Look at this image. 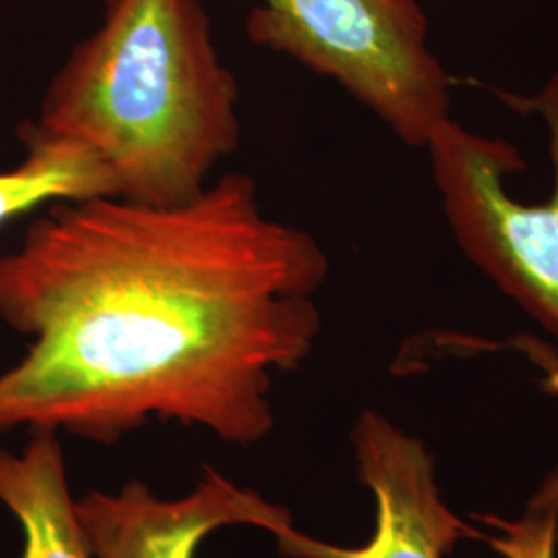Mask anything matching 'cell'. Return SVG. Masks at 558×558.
<instances>
[{
    "label": "cell",
    "mask_w": 558,
    "mask_h": 558,
    "mask_svg": "<svg viewBox=\"0 0 558 558\" xmlns=\"http://www.w3.org/2000/svg\"><path fill=\"white\" fill-rule=\"evenodd\" d=\"M534 359L538 360L539 364L546 368V373H548V377H546V383H544V387L550 391V393H557L558 396V360L548 359V354H544L539 348H534Z\"/></svg>",
    "instance_id": "30bf717a"
},
{
    "label": "cell",
    "mask_w": 558,
    "mask_h": 558,
    "mask_svg": "<svg viewBox=\"0 0 558 558\" xmlns=\"http://www.w3.org/2000/svg\"><path fill=\"white\" fill-rule=\"evenodd\" d=\"M0 502L21 523L20 558H96L69 490L57 430H34L21 453L0 449Z\"/></svg>",
    "instance_id": "52a82bcc"
},
{
    "label": "cell",
    "mask_w": 558,
    "mask_h": 558,
    "mask_svg": "<svg viewBox=\"0 0 558 558\" xmlns=\"http://www.w3.org/2000/svg\"><path fill=\"white\" fill-rule=\"evenodd\" d=\"M319 242L263 211L228 172L180 205L57 201L0 257V320L29 339L0 373V433L114 445L151 418L251 447L274 426V377L313 352Z\"/></svg>",
    "instance_id": "6da1fadb"
},
{
    "label": "cell",
    "mask_w": 558,
    "mask_h": 558,
    "mask_svg": "<svg viewBox=\"0 0 558 558\" xmlns=\"http://www.w3.org/2000/svg\"><path fill=\"white\" fill-rule=\"evenodd\" d=\"M488 519L499 525L502 536L486 539L502 557L555 558L558 534V472L544 482L525 518L519 521Z\"/></svg>",
    "instance_id": "9c48e42d"
},
{
    "label": "cell",
    "mask_w": 558,
    "mask_h": 558,
    "mask_svg": "<svg viewBox=\"0 0 558 558\" xmlns=\"http://www.w3.org/2000/svg\"><path fill=\"white\" fill-rule=\"evenodd\" d=\"M246 34L336 81L410 147L449 119L451 80L416 0H260Z\"/></svg>",
    "instance_id": "3957f363"
},
{
    "label": "cell",
    "mask_w": 558,
    "mask_h": 558,
    "mask_svg": "<svg viewBox=\"0 0 558 558\" xmlns=\"http://www.w3.org/2000/svg\"><path fill=\"white\" fill-rule=\"evenodd\" d=\"M34 122L87 147L117 197L170 207L199 197L239 151V81L201 0H104Z\"/></svg>",
    "instance_id": "7a4b0ae2"
},
{
    "label": "cell",
    "mask_w": 558,
    "mask_h": 558,
    "mask_svg": "<svg viewBox=\"0 0 558 558\" xmlns=\"http://www.w3.org/2000/svg\"><path fill=\"white\" fill-rule=\"evenodd\" d=\"M359 476L377 499V530L368 544L343 548L299 532L276 534L286 558H445L463 538H482L442 502L435 463L418 439L377 412L352 428Z\"/></svg>",
    "instance_id": "5b68a950"
},
{
    "label": "cell",
    "mask_w": 558,
    "mask_h": 558,
    "mask_svg": "<svg viewBox=\"0 0 558 558\" xmlns=\"http://www.w3.org/2000/svg\"><path fill=\"white\" fill-rule=\"evenodd\" d=\"M77 511L96 558H195L201 542L221 527L248 525L276 536L292 525L286 507L214 468L179 499H161L133 480L117 493H87Z\"/></svg>",
    "instance_id": "8992f818"
},
{
    "label": "cell",
    "mask_w": 558,
    "mask_h": 558,
    "mask_svg": "<svg viewBox=\"0 0 558 558\" xmlns=\"http://www.w3.org/2000/svg\"><path fill=\"white\" fill-rule=\"evenodd\" d=\"M532 108L548 126L553 193L518 201L505 186L525 163L505 140L484 137L451 119L428 137L433 179L459 248L509 299L558 338V73Z\"/></svg>",
    "instance_id": "277c9868"
},
{
    "label": "cell",
    "mask_w": 558,
    "mask_h": 558,
    "mask_svg": "<svg viewBox=\"0 0 558 558\" xmlns=\"http://www.w3.org/2000/svg\"><path fill=\"white\" fill-rule=\"evenodd\" d=\"M17 137L23 158L0 170V228L57 201L117 197L108 168L87 147L44 133L34 120L21 122Z\"/></svg>",
    "instance_id": "ba28073f"
}]
</instances>
